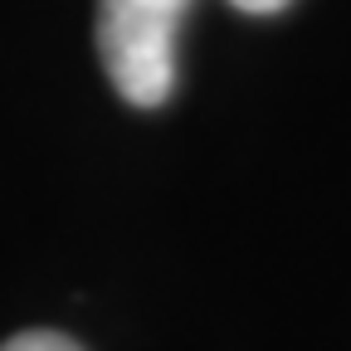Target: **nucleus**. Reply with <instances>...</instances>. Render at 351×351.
I'll list each match as a JSON object with an SVG mask.
<instances>
[{
	"label": "nucleus",
	"mask_w": 351,
	"mask_h": 351,
	"mask_svg": "<svg viewBox=\"0 0 351 351\" xmlns=\"http://www.w3.org/2000/svg\"><path fill=\"white\" fill-rule=\"evenodd\" d=\"M191 0H98V54L132 108H161L176 88V34Z\"/></svg>",
	"instance_id": "f257e3e1"
},
{
	"label": "nucleus",
	"mask_w": 351,
	"mask_h": 351,
	"mask_svg": "<svg viewBox=\"0 0 351 351\" xmlns=\"http://www.w3.org/2000/svg\"><path fill=\"white\" fill-rule=\"evenodd\" d=\"M0 351H83L73 337H64V332H20V337H10Z\"/></svg>",
	"instance_id": "f03ea898"
},
{
	"label": "nucleus",
	"mask_w": 351,
	"mask_h": 351,
	"mask_svg": "<svg viewBox=\"0 0 351 351\" xmlns=\"http://www.w3.org/2000/svg\"><path fill=\"white\" fill-rule=\"evenodd\" d=\"M234 10H244V15H278L283 5H293V0H230Z\"/></svg>",
	"instance_id": "7ed1b4c3"
}]
</instances>
